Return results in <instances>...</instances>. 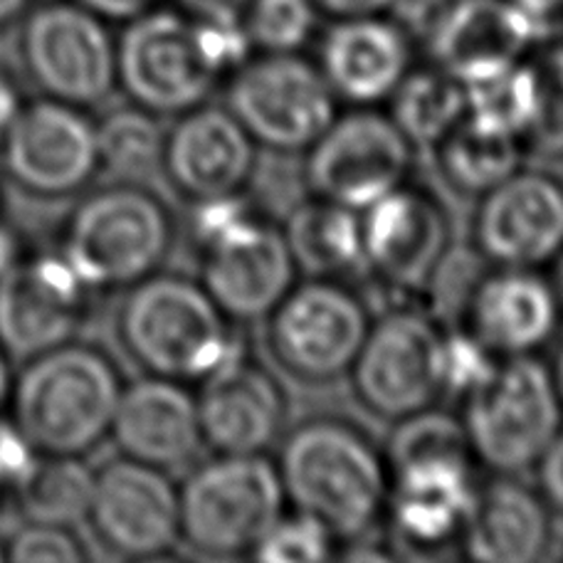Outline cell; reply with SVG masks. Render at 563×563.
Here are the masks:
<instances>
[{"label": "cell", "mask_w": 563, "mask_h": 563, "mask_svg": "<svg viewBox=\"0 0 563 563\" xmlns=\"http://www.w3.org/2000/svg\"><path fill=\"white\" fill-rule=\"evenodd\" d=\"M277 472L291 509L319 519L341 547L384 525L390 467L366 430L339 416H314L279 440Z\"/></svg>", "instance_id": "6da1fadb"}, {"label": "cell", "mask_w": 563, "mask_h": 563, "mask_svg": "<svg viewBox=\"0 0 563 563\" xmlns=\"http://www.w3.org/2000/svg\"><path fill=\"white\" fill-rule=\"evenodd\" d=\"M250 55L240 23L158 5L124 23L117 37V87L151 114L178 117L206 104Z\"/></svg>", "instance_id": "7a4b0ae2"}, {"label": "cell", "mask_w": 563, "mask_h": 563, "mask_svg": "<svg viewBox=\"0 0 563 563\" xmlns=\"http://www.w3.org/2000/svg\"><path fill=\"white\" fill-rule=\"evenodd\" d=\"M190 206L188 235L198 253V282L235 324L265 321L299 282L285 230L245 194Z\"/></svg>", "instance_id": "3957f363"}, {"label": "cell", "mask_w": 563, "mask_h": 563, "mask_svg": "<svg viewBox=\"0 0 563 563\" xmlns=\"http://www.w3.org/2000/svg\"><path fill=\"white\" fill-rule=\"evenodd\" d=\"M117 334L148 376L180 384H200L247 351L206 287L178 275L156 273L129 287Z\"/></svg>", "instance_id": "277c9868"}, {"label": "cell", "mask_w": 563, "mask_h": 563, "mask_svg": "<svg viewBox=\"0 0 563 563\" xmlns=\"http://www.w3.org/2000/svg\"><path fill=\"white\" fill-rule=\"evenodd\" d=\"M122 388L104 351L67 341L25 361L10 420L40 455L82 457L109 435Z\"/></svg>", "instance_id": "5b68a950"}, {"label": "cell", "mask_w": 563, "mask_h": 563, "mask_svg": "<svg viewBox=\"0 0 563 563\" xmlns=\"http://www.w3.org/2000/svg\"><path fill=\"white\" fill-rule=\"evenodd\" d=\"M176 243V223L156 194L119 180L73 213L59 255L87 289H129L156 275Z\"/></svg>", "instance_id": "8992f818"}, {"label": "cell", "mask_w": 563, "mask_h": 563, "mask_svg": "<svg viewBox=\"0 0 563 563\" xmlns=\"http://www.w3.org/2000/svg\"><path fill=\"white\" fill-rule=\"evenodd\" d=\"M180 544L206 559L253 556L287 511L277 465L267 455H216L178 487Z\"/></svg>", "instance_id": "52a82bcc"}, {"label": "cell", "mask_w": 563, "mask_h": 563, "mask_svg": "<svg viewBox=\"0 0 563 563\" xmlns=\"http://www.w3.org/2000/svg\"><path fill=\"white\" fill-rule=\"evenodd\" d=\"M460 404L472 457L492 475L534 470L563 428L554 378L537 356L501 358L495 374Z\"/></svg>", "instance_id": "ba28073f"}, {"label": "cell", "mask_w": 563, "mask_h": 563, "mask_svg": "<svg viewBox=\"0 0 563 563\" xmlns=\"http://www.w3.org/2000/svg\"><path fill=\"white\" fill-rule=\"evenodd\" d=\"M371 311L344 279L297 282L265 319V344L279 371L305 386L346 378L371 329Z\"/></svg>", "instance_id": "9c48e42d"}, {"label": "cell", "mask_w": 563, "mask_h": 563, "mask_svg": "<svg viewBox=\"0 0 563 563\" xmlns=\"http://www.w3.org/2000/svg\"><path fill=\"white\" fill-rule=\"evenodd\" d=\"M225 107L275 154H307L339 114L321 69L301 53L250 55L225 82Z\"/></svg>", "instance_id": "30bf717a"}, {"label": "cell", "mask_w": 563, "mask_h": 563, "mask_svg": "<svg viewBox=\"0 0 563 563\" xmlns=\"http://www.w3.org/2000/svg\"><path fill=\"white\" fill-rule=\"evenodd\" d=\"M440 339V321L410 301L371 321L346 376L358 404L388 422L435 408L442 400Z\"/></svg>", "instance_id": "8fae6325"}, {"label": "cell", "mask_w": 563, "mask_h": 563, "mask_svg": "<svg viewBox=\"0 0 563 563\" xmlns=\"http://www.w3.org/2000/svg\"><path fill=\"white\" fill-rule=\"evenodd\" d=\"M416 166V146L378 107L339 112L305 154V184L311 196L351 210H366L406 186Z\"/></svg>", "instance_id": "7c38bea8"}, {"label": "cell", "mask_w": 563, "mask_h": 563, "mask_svg": "<svg viewBox=\"0 0 563 563\" xmlns=\"http://www.w3.org/2000/svg\"><path fill=\"white\" fill-rule=\"evenodd\" d=\"M20 59L47 99L97 107L117 89V40L109 23L73 0H43L20 27Z\"/></svg>", "instance_id": "4fadbf2b"}, {"label": "cell", "mask_w": 563, "mask_h": 563, "mask_svg": "<svg viewBox=\"0 0 563 563\" xmlns=\"http://www.w3.org/2000/svg\"><path fill=\"white\" fill-rule=\"evenodd\" d=\"M467 450L432 452L390 467L384 525L394 556L438 559L460 547L479 479Z\"/></svg>", "instance_id": "5bb4252c"}, {"label": "cell", "mask_w": 563, "mask_h": 563, "mask_svg": "<svg viewBox=\"0 0 563 563\" xmlns=\"http://www.w3.org/2000/svg\"><path fill=\"white\" fill-rule=\"evenodd\" d=\"M361 235L364 279L396 297L398 305L422 297L452 247L445 206L410 180L361 210Z\"/></svg>", "instance_id": "9a60e30c"}, {"label": "cell", "mask_w": 563, "mask_h": 563, "mask_svg": "<svg viewBox=\"0 0 563 563\" xmlns=\"http://www.w3.org/2000/svg\"><path fill=\"white\" fill-rule=\"evenodd\" d=\"M472 247L489 267H549L563 253V180L521 166L477 198Z\"/></svg>", "instance_id": "2e32d148"}, {"label": "cell", "mask_w": 563, "mask_h": 563, "mask_svg": "<svg viewBox=\"0 0 563 563\" xmlns=\"http://www.w3.org/2000/svg\"><path fill=\"white\" fill-rule=\"evenodd\" d=\"M87 521L122 559H161L180 544L178 487L166 470L117 457L95 472Z\"/></svg>", "instance_id": "e0dca14e"}, {"label": "cell", "mask_w": 563, "mask_h": 563, "mask_svg": "<svg viewBox=\"0 0 563 563\" xmlns=\"http://www.w3.org/2000/svg\"><path fill=\"white\" fill-rule=\"evenodd\" d=\"M8 178L43 198L69 196L99 174L97 126L79 107L40 99L20 107L0 139Z\"/></svg>", "instance_id": "ac0fdd59"}, {"label": "cell", "mask_w": 563, "mask_h": 563, "mask_svg": "<svg viewBox=\"0 0 563 563\" xmlns=\"http://www.w3.org/2000/svg\"><path fill=\"white\" fill-rule=\"evenodd\" d=\"M87 291L59 253L20 260L0 275V349L8 358L30 361L73 341Z\"/></svg>", "instance_id": "d6986e66"}, {"label": "cell", "mask_w": 563, "mask_h": 563, "mask_svg": "<svg viewBox=\"0 0 563 563\" xmlns=\"http://www.w3.org/2000/svg\"><path fill=\"white\" fill-rule=\"evenodd\" d=\"M257 148L228 107L206 102L178 114L166 132L161 174L188 203L245 194Z\"/></svg>", "instance_id": "ffe728a7"}, {"label": "cell", "mask_w": 563, "mask_h": 563, "mask_svg": "<svg viewBox=\"0 0 563 563\" xmlns=\"http://www.w3.org/2000/svg\"><path fill=\"white\" fill-rule=\"evenodd\" d=\"M544 25L511 0H442L428 27L432 65L460 82L527 59Z\"/></svg>", "instance_id": "44dd1931"}, {"label": "cell", "mask_w": 563, "mask_h": 563, "mask_svg": "<svg viewBox=\"0 0 563 563\" xmlns=\"http://www.w3.org/2000/svg\"><path fill=\"white\" fill-rule=\"evenodd\" d=\"M198 386L200 430L216 455H265L285 435V388L247 351Z\"/></svg>", "instance_id": "7402d4cb"}, {"label": "cell", "mask_w": 563, "mask_h": 563, "mask_svg": "<svg viewBox=\"0 0 563 563\" xmlns=\"http://www.w3.org/2000/svg\"><path fill=\"white\" fill-rule=\"evenodd\" d=\"M317 67L339 104L378 107L416 67L413 43L388 13L339 18L319 37Z\"/></svg>", "instance_id": "603a6c76"}, {"label": "cell", "mask_w": 563, "mask_h": 563, "mask_svg": "<svg viewBox=\"0 0 563 563\" xmlns=\"http://www.w3.org/2000/svg\"><path fill=\"white\" fill-rule=\"evenodd\" d=\"M561 314L556 289L541 269L487 267L460 324L499 358L537 356L554 341Z\"/></svg>", "instance_id": "cb8c5ba5"}, {"label": "cell", "mask_w": 563, "mask_h": 563, "mask_svg": "<svg viewBox=\"0 0 563 563\" xmlns=\"http://www.w3.org/2000/svg\"><path fill=\"white\" fill-rule=\"evenodd\" d=\"M109 435L124 457L158 470L188 465L206 448L188 384L146 376L122 388Z\"/></svg>", "instance_id": "d4e9b609"}, {"label": "cell", "mask_w": 563, "mask_h": 563, "mask_svg": "<svg viewBox=\"0 0 563 563\" xmlns=\"http://www.w3.org/2000/svg\"><path fill=\"white\" fill-rule=\"evenodd\" d=\"M554 547V515L537 487L517 475L479 482L460 554L477 563H534Z\"/></svg>", "instance_id": "484cf974"}, {"label": "cell", "mask_w": 563, "mask_h": 563, "mask_svg": "<svg viewBox=\"0 0 563 563\" xmlns=\"http://www.w3.org/2000/svg\"><path fill=\"white\" fill-rule=\"evenodd\" d=\"M299 275L349 279L364 277L361 213L311 196L282 225Z\"/></svg>", "instance_id": "4316f807"}, {"label": "cell", "mask_w": 563, "mask_h": 563, "mask_svg": "<svg viewBox=\"0 0 563 563\" xmlns=\"http://www.w3.org/2000/svg\"><path fill=\"white\" fill-rule=\"evenodd\" d=\"M432 154L442 184L462 198L477 200L525 166L527 148L519 139L462 122L432 148Z\"/></svg>", "instance_id": "83f0119b"}, {"label": "cell", "mask_w": 563, "mask_h": 563, "mask_svg": "<svg viewBox=\"0 0 563 563\" xmlns=\"http://www.w3.org/2000/svg\"><path fill=\"white\" fill-rule=\"evenodd\" d=\"M386 104L388 117L416 151H432L465 122V87L432 63L410 69Z\"/></svg>", "instance_id": "f1b7e54d"}, {"label": "cell", "mask_w": 563, "mask_h": 563, "mask_svg": "<svg viewBox=\"0 0 563 563\" xmlns=\"http://www.w3.org/2000/svg\"><path fill=\"white\" fill-rule=\"evenodd\" d=\"M92 489L95 470L77 455H40L15 495L27 521L73 527L87 519Z\"/></svg>", "instance_id": "f546056e"}, {"label": "cell", "mask_w": 563, "mask_h": 563, "mask_svg": "<svg viewBox=\"0 0 563 563\" xmlns=\"http://www.w3.org/2000/svg\"><path fill=\"white\" fill-rule=\"evenodd\" d=\"M465 87V122L485 132L519 139L525 144L537 109V85L529 57L462 82Z\"/></svg>", "instance_id": "4dcf8cb0"}, {"label": "cell", "mask_w": 563, "mask_h": 563, "mask_svg": "<svg viewBox=\"0 0 563 563\" xmlns=\"http://www.w3.org/2000/svg\"><path fill=\"white\" fill-rule=\"evenodd\" d=\"M97 126L99 170H107L119 180L146 178L161 170L166 132L158 117L136 104L109 112Z\"/></svg>", "instance_id": "1f68e13d"}, {"label": "cell", "mask_w": 563, "mask_h": 563, "mask_svg": "<svg viewBox=\"0 0 563 563\" xmlns=\"http://www.w3.org/2000/svg\"><path fill=\"white\" fill-rule=\"evenodd\" d=\"M314 0H250L240 25L253 53H301L319 35Z\"/></svg>", "instance_id": "d6a6232c"}, {"label": "cell", "mask_w": 563, "mask_h": 563, "mask_svg": "<svg viewBox=\"0 0 563 563\" xmlns=\"http://www.w3.org/2000/svg\"><path fill=\"white\" fill-rule=\"evenodd\" d=\"M529 65L537 85V109L525 148L544 161H563V40H541L529 55Z\"/></svg>", "instance_id": "836d02e7"}, {"label": "cell", "mask_w": 563, "mask_h": 563, "mask_svg": "<svg viewBox=\"0 0 563 563\" xmlns=\"http://www.w3.org/2000/svg\"><path fill=\"white\" fill-rule=\"evenodd\" d=\"M341 544L319 519L305 511H285L263 541L255 547L253 559L267 563H324L339 556Z\"/></svg>", "instance_id": "e575fe53"}, {"label": "cell", "mask_w": 563, "mask_h": 563, "mask_svg": "<svg viewBox=\"0 0 563 563\" xmlns=\"http://www.w3.org/2000/svg\"><path fill=\"white\" fill-rule=\"evenodd\" d=\"M499 356L472 334L467 327H442L440 384L442 400H465L485 384L499 366Z\"/></svg>", "instance_id": "d590c367"}, {"label": "cell", "mask_w": 563, "mask_h": 563, "mask_svg": "<svg viewBox=\"0 0 563 563\" xmlns=\"http://www.w3.org/2000/svg\"><path fill=\"white\" fill-rule=\"evenodd\" d=\"M85 559V549L69 527L40 521H27L5 547V561L15 563H79Z\"/></svg>", "instance_id": "8d00e7d4"}, {"label": "cell", "mask_w": 563, "mask_h": 563, "mask_svg": "<svg viewBox=\"0 0 563 563\" xmlns=\"http://www.w3.org/2000/svg\"><path fill=\"white\" fill-rule=\"evenodd\" d=\"M40 452L13 420H0V489H18L37 465Z\"/></svg>", "instance_id": "74e56055"}, {"label": "cell", "mask_w": 563, "mask_h": 563, "mask_svg": "<svg viewBox=\"0 0 563 563\" xmlns=\"http://www.w3.org/2000/svg\"><path fill=\"white\" fill-rule=\"evenodd\" d=\"M537 489L554 519L563 521V428L537 462Z\"/></svg>", "instance_id": "f35d334b"}, {"label": "cell", "mask_w": 563, "mask_h": 563, "mask_svg": "<svg viewBox=\"0 0 563 563\" xmlns=\"http://www.w3.org/2000/svg\"><path fill=\"white\" fill-rule=\"evenodd\" d=\"M73 3L82 5L89 13L99 15L107 23H129L139 15L148 13L161 5V0H73Z\"/></svg>", "instance_id": "ab89813d"}, {"label": "cell", "mask_w": 563, "mask_h": 563, "mask_svg": "<svg viewBox=\"0 0 563 563\" xmlns=\"http://www.w3.org/2000/svg\"><path fill=\"white\" fill-rule=\"evenodd\" d=\"M176 5L186 13L218 23H240L250 0H176Z\"/></svg>", "instance_id": "60d3db41"}, {"label": "cell", "mask_w": 563, "mask_h": 563, "mask_svg": "<svg viewBox=\"0 0 563 563\" xmlns=\"http://www.w3.org/2000/svg\"><path fill=\"white\" fill-rule=\"evenodd\" d=\"M400 0H314L319 13L331 20L390 13Z\"/></svg>", "instance_id": "b9f144b4"}, {"label": "cell", "mask_w": 563, "mask_h": 563, "mask_svg": "<svg viewBox=\"0 0 563 563\" xmlns=\"http://www.w3.org/2000/svg\"><path fill=\"white\" fill-rule=\"evenodd\" d=\"M511 3H517L527 15L534 18L544 27L563 15V0H511Z\"/></svg>", "instance_id": "7bdbcfd3"}, {"label": "cell", "mask_w": 563, "mask_h": 563, "mask_svg": "<svg viewBox=\"0 0 563 563\" xmlns=\"http://www.w3.org/2000/svg\"><path fill=\"white\" fill-rule=\"evenodd\" d=\"M20 107H23V102H20L18 89L5 77H0V139L8 132V126L13 124Z\"/></svg>", "instance_id": "ee69618b"}, {"label": "cell", "mask_w": 563, "mask_h": 563, "mask_svg": "<svg viewBox=\"0 0 563 563\" xmlns=\"http://www.w3.org/2000/svg\"><path fill=\"white\" fill-rule=\"evenodd\" d=\"M20 240L8 225L0 223V275L20 263Z\"/></svg>", "instance_id": "f6af8a7d"}, {"label": "cell", "mask_w": 563, "mask_h": 563, "mask_svg": "<svg viewBox=\"0 0 563 563\" xmlns=\"http://www.w3.org/2000/svg\"><path fill=\"white\" fill-rule=\"evenodd\" d=\"M33 0H0V30L23 18Z\"/></svg>", "instance_id": "bcb514c9"}, {"label": "cell", "mask_w": 563, "mask_h": 563, "mask_svg": "<svg viewBox=\"0 0 563 563\" xmlns=\"http://www.w3.org/2000/svg\"><path fill=\"white\" fill-rule=\"evenodd\" d=\"M10 390H13V380H10V368H8V354L0 349V410L8 406Z\"/></svg>", "instance_id": "7dc6e473"}, {"label": "cell", "mask_w": 563, "mask_h": 563, "mask_svg": "<svg viewBox=\"0 0 563 563\" xmlns=\"http://www.w3.org/2000/svg\"><path fill=\"white\" fill-rule=\"evenodd\" d=\"M549 371H551V378H554L556 394H559V400H561V406H563V346L556 351L554 364L549 366Z\"/></svg>", "instance_id": "c3c4849f"}, {"label": "cell", "mask_w": 563, "mask_h": 563, "mask_svg": "<svg viewBox=\"0 0 563 563\" xmlns=\"http://www.w3.org/2000/svg\"><path fill=\"white\" fill-rule=\"evenodd\" d=\"M551 265H554V275H551L549 279H551V285H554V289H556V297H559L561 309H563V253Z\"/></svg>", "instance_id": "681fc988"}, {"label": "cell", "mask_w": 563, "mask_h": 563, "mask_svg": "<svg viewBox=\"0 0 563 563\" xmlns=\"http://www.w3.org/2000/svg\"><path fill=\"white\" fill-rule=\"evenodd\" d=\"M0 561H5V547H0Z\"/></svg>", "instance_id": "f907efd6"}]
</instances>
